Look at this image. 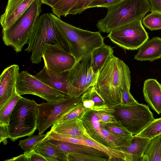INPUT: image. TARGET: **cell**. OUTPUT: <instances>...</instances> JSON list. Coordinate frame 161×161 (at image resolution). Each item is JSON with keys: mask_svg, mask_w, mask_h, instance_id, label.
<instances>
[{"mask_svg": "<svg viewBox=\"0 0 161 161\" xmlns=\"http://www.w3.org/2000/svg\"><path fill=\"white\" fill-rule=\"evenodd\" d=\"M68 72V70L60 73L53 72L44 66L34 76L48 86L68 97L66 80Z\"/></svg>", "mask_w": 161, "mask_h": 161, "instance_id": "obj_15", "label": "cell"}, {"mask_svg": "<svg viewBox=\"0 0 161 161\" xmlns=\"http://www.w3.org/2000/svg\"><path fill=\"white\" fill-rule=\"evenodd\" d=\"M161 135V118L154 119L136 135L145 138H152Z\"/></svg>", "mask_w": 161, "mask_h": 161, "instance_id": "obj_29", "label": "cell"}, {"mask_svg": "<svg viewBox=\"0 0 161 161\" xmlns=\"http://www.w3.org/2000/svg\"><path fill=\"white\" fill-rule=\"evenodd\" d=\"M16 92L21 96L26 94L34 95L50 103L61 101L67 97L26 71H21L19 74L16 84Z\"/></svg>", "mask_w": 161, "mask_h": 161, "instance_id": "obj_8", "label": "cell"}, {"mask_svg": "<svg viewBox=\"0 0 161 161\" xmlns=\"http://www.w3.org/2000/svg\"><path fill=\"white\" fill-rule=\"evenodd\" d=\"M161 161V135L151 140L142 161Z\"/></svg>", "mask_w": 161, "mask_h": 161, "instance_id": "obj_27", "label": "cell"}, {"mask_svg": "<svg viewBox=\"0 0 161 161\" xmlns=\"http://www.w3.org/2000/svg\"><path fill=\"white\" fill-rule=\"evenodd\" d=\"M142 22L151 31L161 29V13L152 11L142 19Z\"/></svg>", "mask_w": 161, "mask_h": 161, "instance_id": "obj_31", "label": "cell"}, {"mask_svg": "<svg viewBox=\"0 0 161 161\" xmlns=\"http://www.w3.org/2000/svg\"><path fill=\"white\" fill-rule=\"evenodd\" d=\"M46 134L32 135L27 138L19 141L18 145L25 151L33 149V147L43 139L46 136Z\"/></svg>", "mask_w": 161, "mask_h": 161, "instance_id": "obj_35", "label": "cell"}, {"mask_svg": "<svg viewBox=\"0 0 161 161\" xmlns=\"http://www.w3.org/2000/svg\"><path fill=\"white\" fill-rule=\"evenodd\" d=\"M49 140L53 144L67 154L69 153L86 154L103 157L110 161L109 157L106 153L90 146L53 139Z\"/></svg>", "mask_w": 161, "mask_h": 161, "instance_id": "obj_22", "label": "cell"}, {"mask_svg": "<svg viewBox=\"0 0 161 161\" xmlns=\"http://www.w3.org/2000/svg\"><path fill=\"white\" fill-rule=\"evenodd\" d=\"M41 0H35L28 8L9 28L2 30L5 45L16 52L22 50L28 43L35 24L42 11Z\"/></svg>", "mask_w": 161, "mask_h": 161, "instance_id": "obj_5", "label": "cell"}, {"mask_svg": "<svg viewBox=\"0 0 161 161\" xmlns=\"http://www.w3.org/2000/svg\"><path fill=\"white\" fill-rule=\"evenodd\" d=\"M130 85L131 84L127 85L124 89L121 106L131 105L137 103L130 92Z\"/></svg>", "mask_w": 161, "mask_h": 161, "instance_id": "obj_38", "label": "cell"}, {"mask_svg": "<svg viewBox=\"0 0 161 161\" xmlns=\"http://www.w3.org/2000/svg\"><path fill=\"white\" fill-rule=\"evenodd\" d=\"M151 6L150 11L161 13V0H149Z\"/></svg>", "mask_w": 161, "mask_h": 161, "instance_id": "obj_45", "label": "cell"}, {"mask_svg": "<svg viewBox=\"0 0 161 161\" xmlns=\"http://www.w3.org/2000/svg\"><path fill=\"white\" fill-rule=\"evenodd\" d=\"M81 102L80 97H67L59 102L38 104L37 129L39 134H43L68 111Z\"/></svg>", "mask_w": 161, "mask_h": 161, "instance_id": "obj_9", "label": "cell"}, {"mask_svg": "<svg viewBox=\"0 0 161 161\" xmlns=\"http://www.w3.org/2000/svg\"><path fill=\"white\" fill-rule=\"evenodd\" d=\"M47 161H68L67 154L60 150L45 137L33 148Z\"/></svg>", "mask_w": 161, "mask_h": 161, "instance_id": "obj_21", "label": "cell"}, {"mask_svg": "<svg viewBox=\"0 0 161 161\" xmlns=\"http://www.w3.org/2000/svg\"><path fill=\"white\" fill-rule=\"evenodd\" d=\"M151 139L134 135L130 144L120 150L125 152L131 157L132 161H142V157L147 150Z\"/></svg>", "mask_w": 161, "mask_h": 161, "instance_id": "obj_23", "label": "cell"}, {"mask_svg": "<svg viewBox=\"0 0 161 161\" xmlns=\"http://www.w3.org/2000/svg\"><path fill=\"white\" fill-rule=\"evenodd\" d=\"M83 106L95 111H103L112 114L114 109L109 108L105 100L97 92L94 86L88 89L80 97Z\"/></svg>", "mask_w": 161, "mask_h": 161, "instance_id": "obj_20", "label": "cell"}, {"mask_svg": "<svg viewBox=\"0 0 161 161\" xmlns=\"http://www.w3.org/2000/svg\"><path fill=\"white\" fill-rule=\"evenodd\" d=\"M121 0H94L88 6L87 9L95 7L107 8Z\"/></svg>", "mask_w": 161, "mask_h": 161, "instance_id": "obj_39", "label": "cell"}, {"mask_svg": "<svg viewBox=\"0 0 161 161\" xmlns=\"http://www.w3.org/2000/svg\"><path fill=\"white\" fill-rule=\"evenodd\" d=\"M35 0H8L0 23L2 30L12 26L26 11Z\"/></svg>", "mask_w": 161, "mask_h": 161, "instance_id": "obj_14", "label": "cell"}, {"mask_svg": "<svg viewBox=\"0 0 161 161\" xmlns=\"http://www.w3.org/2000/svg\"><path fill=\"white\" fill-rule=\"evenodd\" d=\"M51 130L66 135L81 138H90L80 117L53 125Z\"/></svg>", "mask_w": 161, "mask_h": 161, "instance_id": "obj_16", "label": "cell"}, {"mask_svg": "<svg viewBox=\"0 0 161 161\" xmlns=\"http://www.w3.org/2000/svg\"><path fill=\"white\" fill-rule=\"evenodd\" d=\"M100 125L112 133L123 135H133L118 120L116 122L110 123L100 122Z\"/></svg>", "mask_w": 161, "mask_h": 161, "instance_id": "obj_34", "label": "cell"}, {"mask_svg": "<svg viewBox=\"0 0 161 161\" xmlns=\"http://www.w3.org/2000/svg\"><path fill=\"white\" fill-rule=\"evenodd\" d=\"M55 24L62 35L69 52L76 59L91 53L104 44L100 32H92L75 27L62 21L52 14Z\"/></svg>", "mask_w": 161, "mask_h": 161, "instance_id": "obj_4", "label": "cell"}, {"mask_svg": "<svg viewBox=\"0 0 161 161\" xmlns=\"http://www.w3.org/2000/svg\"><path fill=\"white\" fill-rule=\"evenodd\" d=\"M68 161H106L107 158L86 154L69 153L67 154Z\"/></svg>", "mask_w": 161, "mask_h": 161, "instance_id": "obj_36", "label": "cell"}, {"mask_svg": "<svg viewBox=\"0 0 161 161\" xmlns=\"http://www.w3.org/2000/svg\"><path fill=\"white\" fill-rule=\"evenodd\" d=\"M37 105L33 100L22 97L17 102L8 125L12 142L31 136L37 129Z\"/></svg>", "mask_w": 161, "mask_h": 161, "instance_id": "obj_6", "label": "cell"}, {"mask_svg": "<svg viewBox=\"0 0 161 161\" xmlns=\"http://www.w3.org/2000/svg\"><path fill=\"white\" fill-rule=\"evenodd\" d=\"M42 4L48 5L53 7L60 0H41Z\"/></svg>", "mask_w": 161, "mask_h": 161, "instance_id": "obj_46", "label": "cell"}, {"mask_svg": "<svg viewBox=\"0 0 161 161\" xmlns=\"http://www.w3.org/2000/svg\"><path fill=\"white\" fill-rule=\"evenodd\" d=\"M89 146L96 149L106 153L109 157L110 161L112 159L120 160L132 161L130 156L125 152L103 144L91 138H82Z\"/></svg>", "mask_w": 161, "mask_h": 161, "instance_id": "obj_25", "label": "cell"}, {"mask_svg": "<svg viewBox=\"0 0 161 161\" xmlns=\"http://www.w3.org/2000/svg\"><path fill=\"white\" fill-rule=\"evenodd\" d=\"M19 66L14 64L5 68L0 76V109L16 92V84L19 74Z\"/></svg>", "mask_w": 161, "mask_h": 161, "instance_id": "obj_13", "label": "cell"}, {"mask_svg": "<svg viewBox=\"0 0 161 161\" xmlns=\"http://www.w3.org/2000/svg\"><path fill=\"white\" fill-rule=\"evenodd\" d=\"M97 111L88 109L80 117L86 131L91 139L109 146L104 139Z\"/></svg>", "mask_w": 161, "mask_h": 161, "instance_id": "obj_17", "label": "cell"}, {"mask_svg": "<svg viewBox=\"0 0 161 161\" xmlns=\"http://www.w3.org/2000/svg\"><path fill=\"white\" fill-rule=\"evenodd\" d=\"M91 66L90 53L77 60L73 67L68 70L66 80L68 97H80L87 90L86 77L88 69Z\"/></svg>", "mask_w": 161, "mask_h": 161, "instance_id": "obj_11", "label": "cell"}, {"mask_svg": "<svg viewBox=\"0 0 161 161\" xmlns=\"http://www.w3.org/2000/svg\"><path fill=\"white\" fill-rule=\"evenodd\" d=\"M25 151L23 154L14 157L10 159L5 160L6 161H29V156L30 150Z\"/></svg>", "mask_w": 161, "mask_h": 161, "instance_id": "obj_43", "label": "cell"}, {"mask_svg": "<svg viewBox=\"0 0 161 161\" xmlns=\"http://www.w3.org/2000/svg\"><path fill=\"white\" fill-rule=\"evenodd\" d=\"M21 96L15 93L4 105L0 109V125H8L10 115L17 102Z\"/></svg>", "mask_w": 161, "mask_h": 161, "instance_id": "obj_28", "label": "cell"}, {"mask_svg": "<svg viewBox=\"0 0 161 161\" xmlns=\"http://www.w3.org/2000/svg\"><path fill=\"white\" fill-rule=\"evenodd\" d=\"M47 161L40 154L36 153L33 148L30 150L29 156V161Z\"/></svg>", "mask_w": 161, "mask_h": 161, "instance_id": "obj_44", "label": "cell"}, {"mask_svg": "<svg viewBox=\"0 0 161 161\" xmlns=\"http://www.w3.org/2000/svg\"><path fill=\"white\" fill-rule=\"evenodd\" d=\"M44 64L48 69L60 73L71 69L76 59L58 44H44L42 52Z\"/></svg>", "mask_w": 161, "mask_h": 161, "instance_id": "obj_12", "label": "cell"}, {"mask_svg": "<svg viewBox=\"0 0 161 161\" xmlns=\"http://www.w3.org/2000/svg\"><path fill=\"white\" fill-rule=\"evenodd\" d=\"M143 93L145 101L158 114L161 113V84L156 80L149 79L144 82Z\"/></svg>", "mask_w": 161, "mask_h": 161, "instance_id": "obj_18", "label": "cell"}, {"mask_svg": "<svg viewBox=\"0 0 161 161\" xmlns=\"http://www.w3.org/2000/svg\"><path fill=\"white\" fill-rule=\"evenodd\" d=\"M114 52L110 46L105 44L93 50L91 53V66L95 73L99 72Z\"/></svg>", "mask_w": 161, "mask_h": 161, "instance_id": "obj_24", "label": "cell"}, {"mask_svg": "<svg viewBox=\"0 0 161 161\" xmlns=\"http://www.w3.org/2000/svg\"><path fill=\"white\" fill-rule=\"evenodd\" d=\"M94 0H79L69 12V14H80L87 9L89 5Z\"/></svg>", "mask_w": 161, "mask_h": 161, "instance_id": "obj_37", "label": "cell"}, {"mask_svg": "<svg viewBox=\"0 0 161 161\" xmlns=\"http://www.w3.org/2000/svg\"><path fill=\"white\" fill-rule=\"evenodd\" d=\"M131 84L130 71L122 60L113 54L99 71L97 92L111 108L120 106L125 87Z\"/></svg>", "mask_w": 161, "mask_h": 161, "instance_id": "obj_1", "label": "cell"}, {"mask_svg": "<svg viewBox=\"0 0 161 161\" xmlns=\"http://www.w3.org/2000/svg\"><path fill=\"white\" fill-rule=\"evenodd\" d=\"M0 143L2 142L4 145L8 143V138H10L11 136L9 130L8 125H0Z\"/></svg>", "mask_w": 161, "mask_h": 161, "instance_id": "obj_42", "label": "cell"}, {"mask_svg": "<svg viewBox=\"0 0 161 161\" xmlns=\"http://www.w3.org/2000/svg\"><path fill=\"white\" fill-rule=\"evenodd\" d=\"M100 125L104 139L111 147L120 149L129 146L134 135H123L114 134L109 132Z\"/></svg>", "mask_w": 161, "mask_h": 161, "instance_id": "obj_26", "label": "cell"}, {"mask_svg": "<svg viewBox=\"0 0 161 161\" xmlns=\"http://www.w3.org/2000/svg\"><path fill=\"white\" fill-rule=\"evenodd\" d=\"M96 113L100 122L110 123L118 121L112 114L103 111H97Z\"/></svg>", "mask_w": 161, "mask_h": 161, "instance_id": "obj_41", "label": "cell"}, {"mask_svg": "<svg viewBox=\"0 0 161 161\" xmlns=\"http://www.w3.org/2000/svg\"><path fill=\"white\" fill-rule=\"evenodd\" d=\"M99 72L95 73L92 66L89 68L86 80V88L87 90L90 88L95 86L97 84Z\"/></svg>", "mask_w": 161, "mask_h": 161, "instance_id": "obj_40", "label": "cell"}, {"mask_svg": "<svg viewBox=\"0 0 161 161\" xmlns=\"http://www.w3.org/2000/svg\"><path fill=\"white\" fill-rule=\"evenodd\" d=\"M113 108V114L133 135L139 134L154 119L148 105L138 102Z\"/></svg>", "mask_w": 161, "mask_h": 161, "instance_id": "obj_7", "label": "cell"}, {"mask_svg": "<svg viewBox=\"0 0 161 161\" xmlns=\"http://www.w3.org/2000/svg\"><path fill=\"white\" fill-rule=\"evenodd\" d=\"M52 14L44 13L40 16L34 26L28 41V46L25 50L31 53L30 60L32 63L37 64L42 61L43 48L46 44H58L69 52Z\"/></svg>", "mask_w": 161, "mask_h": 161, "instance_id": "obj_3", "label": "cell"}, {"mask_svg": "<svg viewBox=\"0 0 161 161\" xmlns=\"http://www.w3.org/2000/svg\"><path fill=\"white\" fill-rule=\"evenodd\" d=\"M142 20H136L115 29L107 37L124 49L137 50L149 38Z\"/></svg>", "mask_w": 161, "mask_h": 161, "instance_id": "obj_10", "label": "cell"}, {"mask_svg": "<svg viewBox=\"0 0 161 161\" xmlns=\"http://www.w3.org/2000/svg\"><path fill=\"white\" fill-rule=\"evenodd\" d=\"M88 109L83 106L81 101L70 109L55 123L79 118Z\"/></svg>", "mask_w": 161, "mask_h": 161, "instance_id": "obj_33", "label": "cell"}, {"mask_svg": "<svg viewBox=\"0 0 161 161\" xmlns=\"http://www.w3.org/2000/svg\"><path fill=\"white\" fill-rule=\"evenodd\" d=\"M134 59L152 62L161 58V38L154 37L147 40L139 48Z\"/></svg>", "mask_w": 161, "mask_h": 161, "instance_id": "obj_19", "label": "cell"}, {"mask_svg": "<svg viewBox=\"0 0 161 161\" xmlns=\"http://www.w3.org/2000/svg\"><path fill=\"white\" fill-rule=\"evenodd\" d=\"M107 8L106 16L96 25L100 32L109 33L133 21L142 20L151 6L149 0H121Z\"/></svg>", "mask_w": 161, "mask_h": 161, "instance_id": "obj_2", "label": "cell"}, {"mask_svg": "<svg viewBox=\"0 0 161 161\" xmlns=\"http://www.w3.org/2000/svg\"><path fill=\"white\" fill-rule=\"evenodd\" d=\"M79 0H60L52 8V13L60 19L67 16L70 10Z\"/></svg>", "mask_w": 161, "mask_h": 161, "instance_id": "obj_30", "label": "cell"}, {"mask_svg": "<svg viewBox=\"0 0 161 161\" xmlns=\"http://www.w3.org/2000/svg\"><path fill=\"white\" fill-rule=\"evenodd\" d=\"M46 138L62 142L88 146L83 139L78 137L69 136L57 133L50 130L46 133Z\"/></svg>", "mask_w": 161, "mask_h": 161, "instance_id": "obj_32", "label": "cell"}]
</instances>
